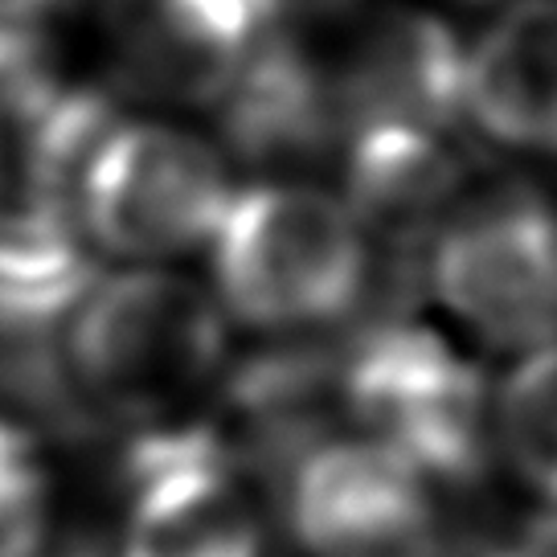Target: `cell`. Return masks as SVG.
I'll list each match as a JSON object with an SVG mask.
<instances>
[{"label":"cell","instance_id":"cell-1","mask_svg":"<svg viewBox=\"0 0 557 557\" xmlns=\"http://www.w3.org/2000/svg\"><path fill=\"white\" fill-rule=\"evenodd\" d=\"M226 357L222 308L181 275L95 278L62 324V361L83 406L164 426Z\"/></svg>","mask_w":557,"mask_h":557},{"label":"cell","instance_id":"cell-9","mask_svg":"<svg viewBox=\"0 0 557 557\" xmlns=\"http://www.w3.org/2000/svg\"><path fill=\"white\" fill-rule=\"evenodd\" d=\"M278 21L283 0H103L120 87L176 107H218Z\"/></svg>","mask_w":557,"mask_h":557},{"label":"cell","instance_id":"cell-10","mask_svg":"<svg viewBox=\"0 0 557 557\" xmlns=\"http://www.w3.org/2000/svg\"><path fill=\"white\" fill-rule=\"evenodd\" d=\"M213 111L230 152L271 173L315 164L329 157L332 144H345L324 53L287 21L271 29Z\"/></svg>","mask_w":557,"mask_h":557},{"label":"cell","instance_id":"cell-7","mask_svg":"<svg viewBox=\"0 0 557 557\" xmlns=\"http://www.w3.org/2000/svg\"><path fill=\"white\" fill-rule=\"evenodd\" d=\"M287 524L308 557H438L435 492L369 438H329L283 487Z\"/></svg>","mask_w":557,"mask_h":557},{"label":"cell","instance_id":"cell-6","mask_svg":"<svg viewBox=\"0 0 557 557\" xmlns=\"http://www.w3.org/2000/svg\"><path fill=\"white\" fill-rule=\"evenodd\" d=\"M123 480L120 557H267L262 512L213 422L144 426Z\"/></svg>","mask_w":557,"mask_h":557},{"label":"cell","instance_id":"cell-14","mask_svg":"<svg viewBox=\"0 0 557 557\" xmlns=\"http://www.w3.org/2000/svg\"><path fill=\"white\" fill-rule=\"evenodd\" d=\"M37 557H46V554H37ZM62 557H66V554H62ZM70 557H87V554H70Z\"/></svg>","mask_w":557,"mask_h":557},{"label":"cell","instance_id":"cell-16","mask_svg":"<svg viewBox=\"0 0 557 557\" xmlns=\"http://www.w3.org/2000/svg\"><path fill=\"white\" fill-rule=\"evenodd\" d=\"M549 557H557V541H554V554H549Z\"/></svg>","mask_w":557,"mask_h":557},{"label":"cell","instance_id":"cell-3","mask_svg":"<svg viewBox=\"0 0 557 557\" xmlns=\"http://www.w3.org/2000/svg\"><path fill=\"white\" fill-rule=\"evenodd\" d=\"M341 410L361 438L398 455L426 484L463 487L492 455L484 373L410 315L369 320L341 352Z\"/></svg>","mask_w":557,"mask_h":557},{"label":"cell","instance_id":"cell-8","mask_svg":"<svg viewBox=\"0 0 557 557\" xmlns=\"http://www.w3.org/2000/svg\"><path fill=\"white\" fill-rule=\"evenodd\" d=\"M324 70L345 139L382 127L451 132L463 120V46L422 9H366L324 53Z\"/></svg>","mask_w":557,"mask_h":557},{"label":"cell","instance_id":"cell-2","mask_svg":"<svg viewBox=\"0 0 557 557\" xmlns=\"http://www.w3.org/2000/svg\"><path fill=\"white\" fill-rule=\"evenodd\" d=\"M209 246L218 308L250 329H320L366 299V238L345 201L312 185L271 181L234 193Z\"/></svg>","mask_w":557,"mask_h":557},{"label":"cell","instance_id":"cell-13","mask_svg":"<svg viewBox=\"0 0 557 557\" xmlns=\"http://www.w3.org/2000/svg\"><path fill=\"white\" fill-rule=\"evenodd\" d=\"M50 480L34 431L0 418V557H37L46 541Z\"/></svg>","mask_w":557,"mask_h":557},{"label":"cell","instance_id":"cell-4","mask_svg":"<svg viewBox=\"0 0 557 557\" xmlns=\"http://www.w3.org/2000/svg\"><path fill=\"white\" fill-rule=\"evenodd\" d=\"M426 283L443 308L496 348L557 341V201L529 185L459 193L443 218Z\"/></svg>","mask_w":557,"mask_h":557},{"label":"cell","instance_id":"cell-15","mask_svg":"<svg viewBox=\"0 0 557 557\" xmlns=\"http://www.w3.org/2000/svg\"><path fill=\"white\" fill-rule=\"evenodd\" d=\"M463 4H484V0H463Z\"/></svg>","mask_w":557,"mask_h":557},{"label":"cell","instance_id":"cell-11","mask_svg":"<svg viewBox=\"0 0 557 557\" xmlns=\"http://www.w3.org/2000/svg\"><path fill=\"white\" fill-rule=\"evenodd\" d=\"M463 115L487 139L557 157V0H517L463 50Z\"/></svg>","mask_w":557,"mask_h":557},{"label":"cell","instance_id":"cell-12","mask_svg":"<svg viewBox=\"0 0 557 557\" xmlns=\"http://www.w3.org/2000/svg\"><path fill=\"white\" fill-rule=\"evenodd\" d=\"M492 443L541 500L557 508V341L524 352L492 398Z\"/></svg>","mask_w":557,"mask_h":557},{"label":"cell","instance_id":"cell-5","mask_svg":"<svg viewBox=\"0 0 557 557\" xmlns=\"http://www.w3.org/2000/svg\"><path fill=\"white\" fill-rule=\"evenodd\" d=\"M226 157L173 123L115 120L90 148L74 209L90 250L164 262L209 246L226 213Z\"/></svg>","mask_w":557,"mask_h":557}]
</instances>
